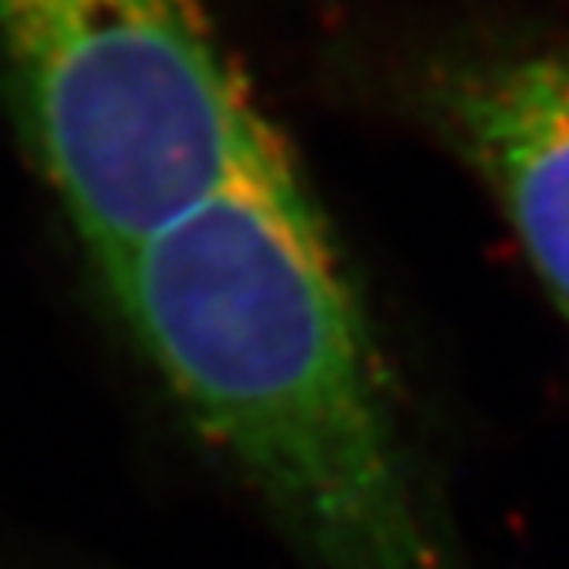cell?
I'll use <instances>...</instances> for the list:
<instances>
[{"label": "cell", "mask_w": 569, "mask_h": 569, "mask_svg": "<svg viewBox=\"0 0 569 569\" xmlns=\"http://www.w3.org/2000/svg\"><path fill=\"white\" fill-rule=\"evenodd\" d=\"M100 274L182 412L312 569H463L368 312L274 134Z\"/></svg>", "instance_id": "1"}, {"label": "cell", "mask_w": 569, "mask_h": 569, "mask_svg": "<svg viewBox=\"0 0 569 569\" xmlns=\"http://www.w3.org/2000/svg\"><path fill=\"white\" fill-rule=\"evenodd\" d=\"M0 59L97 268L202 202L274 134L210 0H0Z\"/></svg>", "instance_id": "2"}, {"label": "cell", "mask_w": 569, "mask_h": 569, "mask_svg": "<svg viewBox=\"0 0 569 569\" xmlns=\"http://www.w3.org/2000/svg\"><path fill=\"white\" fill-rule=\"evenodd\" d=\"M457 128L569 330V56L470 79L457 97Z\"/></svg>", "instance_id": "3"}]
</instances>
